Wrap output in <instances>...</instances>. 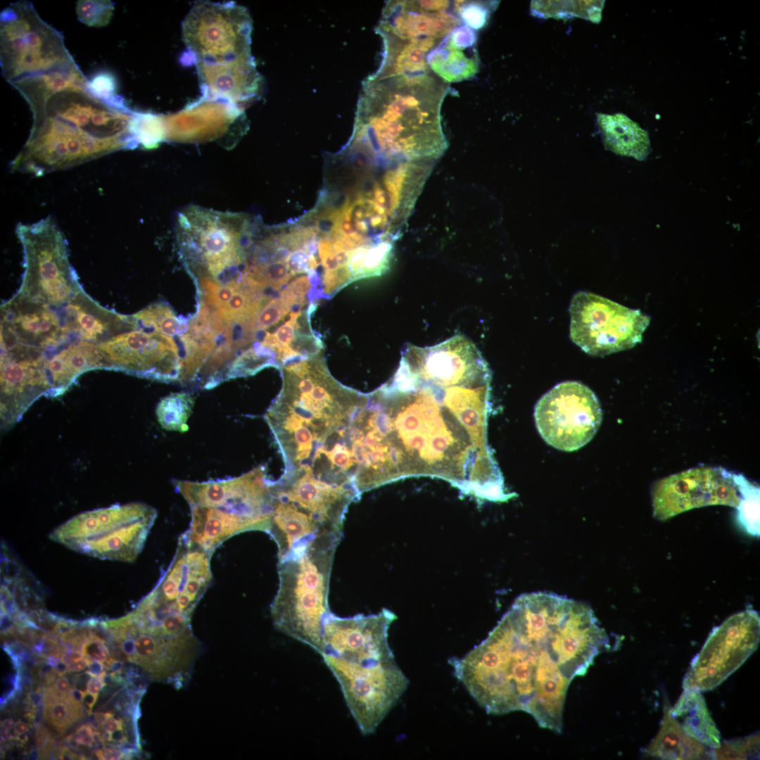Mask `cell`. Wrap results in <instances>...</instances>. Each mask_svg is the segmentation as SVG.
Segmentation results:
<instances>
[{
	"label": "cell",
	"instance_id": "obj_1",
	"mask_svg": "<svg viewBox=\"0 0 760 760\" xmlns=\"http://www.w3.org/2000/svg\"><path fill=\"white\" fill-rule=\"evenodd\" d=\"M490 379L463 336L407 345L392 379L368 394L370 445L385 481L429 476L479 499L498 498L504 483L487 439Z\"/></svg>",
	"mask_w": 760,
	"mask_h": 760
},
{
	"label": "cell",
	"instance_id": "obj_2",
	"mask_svg": "<svg viewBox=\"0 0 760 760\" xmlns=\"http://www.w3.org/2000/svg\"><path fill=\"white\" fill-rule=\"evenodd\" d=\"M609 647L590 606L547 592L517 597L487 638L449 663L488 714L521 711L561 733L571 682Z\"/></svg>",
	"mask_w": 760,
	"mask_h": 760
},
{
	"label": "cell",
	"instance_id": "obj_3",
	"mask_svg": "<svg viewBox=\"0 0 760 760\" xmlns=\"http://www.w3.org/2000/svg\"><path fill=\"white\" fill-rule=\"evenodd\" d=\"M138 114L122 99H99L89 86L61 89L33 117L27 140L11 163V170L42 177L133 149L139 144Z\"/></svg>",
	"mask_w": 760,
	"mask_h": 760
},
{
	"label": "cell",
	"instance_id": "obj_4",
	"mask_svg": "<svg viewBox=\"0 0 760 760\" xmlns=\"http://www.w3.org/2000/svg\"><path fill=\"white\" fill-rule=\"evenodd\" d=\"M449 90L433 72L367 77L350 139L386 159L435 163L448 148L441 108Z\"/></svg>",
	"mask_w": 760,
	"mask_h": 760
},
{
	"label": "cell",
	"instance_id": "obj_5",
	"mask_svg": "<svg viewBox=\"0 0 760 760\" xmlns=\"http://www.w3.org/2000/svg\"><path fill=\"white\" fill-rule=\"evenodd\" d=\"M395 614H377L325 619L319 654L341 688L360 731L373 733L409 685L388 642Z\"/></svg>",
	"mask_w": 760,
	"mask_h": 760
},
{
	"label": "cell",
	"instance_id": "obj_6",
	"mask_svg": "<svg viewBox=\"0 0 760 760\" xmlns=\"http://www.w3.org/2000/svg\"><path fill=\"white\" fill-rule=\"evenodd\" d=\"M2 75L30 108L87 79L66 49L62 34L26 1L11 4L0 15Z\"/></svg>",
	"mask_w": 760,
	"mask_h": 760
},
{
	"label": "cell",
	"instance_id": "obj_7",
	"mask_svg": "<svg viewBox=\"0 0 760 760\" xmlns=\"http://www.w3.org/2000/svg\"><path fill=\"white\" fill-rule=\"evenodd\" d=\"M343 535L325 534L278 563L279 588L270 606L274 626L317 654L331 613L329 584L336 547Z\"/></svg>",
	"mask_w": 760,
	"mask_h": 760
},
{
	"label": "cell",
	"instance_id": "obj_8",
	"mask_svg": "<svg viewBox=\"0 0 760 760\" xmlns=\"http://www.w3.org/2000/svg\"><path fill=\"white\" fill-rule=\"evenodd\" d=\"M157 517L142 502L114 505L75 515L49 534L55 542L101 559L134 562Z\"/></svg>",
	"mask_w": 760,
	"mask_h": 760
},
{
	"label": "cell",
	"instance_id": "obj_9",
	"mask_svg": "<svg viewBox=\"0 0 760 760\" xmlns=\"http://www.w3.org/2000/svg\"><path fill=\"white\" fill-rule=\"evenodd\" d=\"M15 232L23 246L25 268L18 293L60 305L82 289L68 259L67 241L52 217L20 223Z\"/></svg>",
	"mask_w": 760,
	"mask_h": 760
},
{
	"label": "cell",
	"instance_id": "obj_10",
	"mask_svg": "<svg viewBox=\"0 0 760 760\" xmlns=\"http://www.w3.org/2000/svg\"><path fill=\"white\" fill-rule=\"evenodd\" d=\"M570 337L584 352L604 356L640 343L650 317L595 293L579 291L570 304Z\"/></svg>",
	"mask_w": 760,
	"mask_h": 760
},
{
	"label": "cell",
	"instance_id": "obj_11",
	"mask_svg": "<svg viewBox=\"0 0 760 760\" xmlns=\"http://www.w3.org/2000/svg\"><path fill=\"white\" fill-rule=\"evenodd\" d=\"M212 555L182 533L170 564L154 588L138 604L145 616L156 623L170 620L191 623L197 604L213 581Z\"/></svg>",
	"mask_w": 760,
	"mask_h": 760
},
{
	"label": "cell",
	"instance_id": "obj_12",
	"mask_svg": "<svg viewBox=\"0 0 760 760\" xmlns=\"http://www.w3.org/2000/svg\"><path fill=\"white\" fill-rule=\"evenodd\" d=\"M533 417L542 438L562 451L578 450L597 432L602 411L594 392L576 381L555 385L536 403Z\"/></svg>",
	"mask_w": 760,
	"mask_h": 760
},
{
	"label": "cell",
	"instance_id": "obj_13",
	"mask_svg": "<svg viewBox=\"0 0 760 760\" xmlns=\"http://www.w3.org/2000/svg\"><path fill=\"white\" fill-rule=\"evenodd\" d=\"M251 18L234 3H196L182 24L184 42L195 61L225 62L252 56Z\"/></svg>",
	"mask_w": 760,
	"mask_h": 760
},
{
	"label": "cell",
	"instance_id": "obj_14",
	"mask_svg": "<svg viewBox=\"0 0 760 760\" xmlns=\"http://www.w3.org/2000/svg\"><path fill=\"white\" fill-rule=\"evenodd\" d=\"M758 613L747 609L726 619L709 634L684 677L683 689L711 690L735 671L759 642Z\"/></svg>",
	"mask_w": 760,
	"mask_h": 760
},
{
	"label": "cell",
	"instance_id": "obj_15",
	"mask_svg": "<svg viewBox=\"0 0 760 760\" xmlns=\"http://www.w3.org/2000/svg\"><path fill=\"white\" fill-rule=\"evenodd\" d=\"M739 478L721 467H701L661 479L652 490L653 515L664 521L708 505L737 508L742 499Z\"/></svg>",
	"mask_w": 760,
	"mask_h": 760
},
{
	"label": "cell",
	"instance_id": "obj_16",
	"mask_svg": "<svg viewBox=\"0 0 760 760\" xmlns=\"http://www.w3.org/2000/svg\"><path fill=\"white\" fill-rule=\"evenodd\" d=\"M172 484L189 507L218 508L251 519L265 533L269 529L272 481L262 466L235 478L205 482L173 480Z\"/></svg>",
	"mask_w": 760,
	"mask_h": 760
},
{
	"label": "cell",
	"instance_id": "obj_17",
	"mask_svg": "<svg viewBox=\"0 0 760 760\" xmlns=\"http://www.w3.org/2000/svg\"><path fill=\"white\" fill-rule=\"evenodd\" d=\"M462 24L450 1H389L376 32L400 39L441 41Z\"/></svg>",
	"mask_w": 760,
	"mask_h": 760
},
{
	"label": "cell",
	"instance_id": "obj_18",
	"mask_svg": "<svg viewBox=\"0 0 760 760\" xmlns=\"http://www.w3.org/2000/svg\"><path fill=\"white\" fill-rule=\"evenodd\" d=\"M205 97L227 100L235 106L256 99L262 77L253 56L225 62L195 61Z\"/></svg>",
	"mask_w": 760,
	"mask_h": 760
},
{
	"label": "cell",
	"instance_id": "obj_19",
	"mask_svg": "<svg viewBox=\"0 0 760 760\" xmlns=\"http://www.w3.org/2000/svg\"><path fill=\"white\" fill-rule=\"evenodd\" d=\"M477 37L462 24L433 49L427 56L431 71L444 82H458L474 77L479 70Z\"/></svg>",
	"mask_w": 760,
	"mask_h": 760
},
{
	"label": "cell",
	"instance_id": "obj_20",
	"mask_svg": "<svg viewBox=\"0 0 760 760\" xmlns=\"http://www.w3.org/2000/svg\"><path fill=\"white\" fill-rule=\"evenodd\" d=\"M189 528L183 533L192 543L213 554L225 540L248 531H260L255 521L215 507L192 506Z\"/></svg>",
	"mask_w": 760,
	"mask_h": 760
},
{
	"label": "cell",
	"instance_id": "obj_21",
	"mask_svg": "<svg viewBox=\"0 0 760 760\" xmlns=\"http://www.w3.org/2000/svg\"><path fill=\"white\" fill-rule=\"evenodd\" d=\"M379 34L383 42L382 58L378 69L368 77L376 79L432 72L427 63V56L441 40H406L386 34Z\"/></svg>",
	"mask_w": 760,
	"mask_h": 760
},
{
	"label": "cell",
	"instance_id": "obj_22",
	"mask_svg": "<svg viewBox=\"0 0 760 760\" xmlns=\"http://www.w3.org/2000/svg\"><path fill=\"white\" fill-rule=\"evenodd\" d=\"M664 708L660 730L645 749L647 756L662 759H715L714 749L687 735L670 712L668 702Z\"/></svg>",
	"mask_w": 760,
	"mask_h": 760
},
{
	"label": "cell",
	"instance_id": "obj_23",
	"mask_svg": "<svg viewBox=\"0 0 760 760\" xmlns=\"http://www.w3.org/2000/svg\"><path fill=\"white\" fill-rule=\"evenodd\" d=\"M670 712L687 735L714 749L720 746V732L700 692L683 689Z\"/></svg>",
	"mask_w": 760,
	"mask_h": 760
},
{
	"label": "cell",
	"instance_id": "obj_24",
	"mask_svg": "<svg viewBox=\"0 0 760 760\" xmlns=\"http://www.w3.org/2000/svg\"><path fill=\"white\" fill-rule=\"evenodd\" d=\"M597 121L605 147L614 153L646 159L650 152V141L646 131L626 115L600 113Z\"/></svg>",
	"mask_w": 760,
	"mask_h": 760
},
{
	"label": "cell",
	"instance_id": "obj_25",
	"mask_svg": "<svg viewBox=\"0 0 760 760\" xmlns=\"http://www.w3.org/2000/svg\"><path fill=\"white\" fill-rule=\"evenodd\" d=\"M194 398L186 393H172L158 403L156 416L160 425L167 431L184 432L192 412Z\"/></svg>",
	"mask_w": 760,
	"mask_h": 760
},
{
	"label": "cell",
	"instance_id": "obj_26",
	"mask_svg": "<svg viewBox=\"0 0 760 760\" xmlns=\"http://www.w3.org/2000/svg\"><path fill=\"white\" fill-rule=\"evenodd\" d=\"M42 696L44 716L59 732H64L82 717L83 706L76 704L68 696L57 695L51 688H43Z\"/></svg>",
	"mask_w": 760,
	"mask_h": 760
},
{
	"label": "cell",
	"instance_id": "obj_27",
	"mask_svg": "<svg viewBox=\"0 0 760 760\" xmlns=\"http://www.w3.org/2000/svg\"><path fill=\"white\" fill-rule=\"evenodd\" d=\"M742 499L737 507V520L750 535L759 536V488L740 474Z\"/></svg>",
	"mask_w": 760,
	"mask_h": 760
},
{
	"label": "cell",
	"instance_id": "obj_28",
	"mask_svg": "<svg viewBox=\"0 0 760 760\" xmlns=\"http://www.w3.org/2000/svg\"><path fill=\"white\" fill-rule=\"evenodd\" d=\"M139 323L168 337L177 335L182 326L171 308L164 303H155L134 315Z\"/></svg>",
	"mask_w": 760,
	"mask_h": 760
},
{
	"label": "cell",
	"instance_id": "obj_29",
	"mask_svg": "<svg viewBox=\"0 0 760 760\" xmlns=\"http://www.w3.org/2000/svg\"><path fill=\"white\" fill-rule=\"evenodd\" d=\"M114 4L108 0H80L76 4V14L80 22L89 27H101L110 21Z\"/></svg>",
	"mask_w": 760,
	"mask_h": 760
},
{
	"label": "cell",
	"instance_id": "obj_30",
	"mask_svg": "<svg viewBox=\"0 0 760 760\" xmlns=\"http://www.w3.org/2000/svg\"><path fill=\"white\" fill-rule=\"evenodd\" d=\"M455 11L462 24L472 30L482 28L487 23L491 8V3L479 1H455Z\"/></svg>",
	"mask_w": 760,
	"mask_h": 760
},
{
	"label": "cell",
	"instance_id": "obj_31",
	"mask_svg": "<svg viewBox=\"0 0 760 760\" xmlns=\"http://www.w3.org/2000/svg\"><path fill=\"white\" fill-rule=\"evenodd\" d=\"M759 736L757 735L724 742L714 749L715 759H745L756 756L759 752Z\"/></svg>",
	"mask_w": 760,
	"mask_h": 760
},
{
	"label": "cell",
	"instance_id": "obj_32",
	"mask_svg": "<svg viewBox=\"0 0 760 760\" xmlns=\"http://www.w3.org/2000/svg\"><path fill=\"white\" fill-rule=\"evenodd\" d=\"M293 307L291 303L281 295L273 298L251 322L252 330L255 332L274 325L284 317Z\"/></svg>",
	"mask_w": 760,
	"mask_h": 760
},
{
	"label": "cell",
	"instance_id": "obj_33",
	"mask_svg": "<svg viewBox=\"0 0 760 760\" xmlns=\"http://www.w3.org/2000/svg\"><path fill=\"white\" fill-rule=\"evenodd\" d=\"M89 89L99 99L108 102H115L120 99L116 95L115 77L108 72H100L89 81Z\"/></svg>",
	"mask_w": 760,
	"mask_h": 760
},
{
	"label": "cell",
	"instance_id": "obj_34",
	"mask_svg": "<svg viewBox=\"0 0 760 760\" xmlns=\"http://www.w3.org/2000/svg\"><path fill=\"white\" fill-rule=\"evenodd\" d=\"M93 727L90 724H83L79 727L75 733H74L75 739L79 745L92 747L94 742L95 731L93 730Z\"/></svg>",
	"mask_w": 760,
	"mask_h": 760
},
{
	"label": "cell",
	"instance_id": "obj_35",
	"mask_svg": "<svg viewBox=\"0 0 760 760\" xmlns=\"http://www.w3.org/2000/svg\"><path fill=\"white\" fill-rule=\"evenodd\" d=\"M51 735L48 730L39 724H37L35 727V741L36 747L38 753L44 750L47 746L49 740L51 739Z\"/></svg>",
	"mask_w": 760,
	"mask_h": 760
},
{
	"label": "cell",
	"instance_id": "obj_36",
	"mask_svg": "<svg viewBox=\"0 0 760 760\" xmlns=\"http://www.w3.org/2000/svg\"><path fill=\"white\" fill-rule=\"evenodd\" d=\"M50 688L56 695L61 697L68 696L71 689L68 679L61 676L57 678L54 685Z\"/></svg>",
	"mask_w": 760,
	"mask_h": 760
},
{
	"label": "cell",
	"instance_id": "obj_37",
	"mask_svg": "<svg viewBox=\"0 0 760 760\" xmlns=\"http://www.w3.org/2000/svg\"><path fill=\"white\" fill-rule=\"evenodd\" d=\"M101 749L105 760L123 759V754L117 745L104 746Z\"/></svg>",
	"mask_w": 760,
	"mask_h": 760
},
{
	"label": "cell",
	"instance_id": "obj_38",
	"mask_svg": "<svg viewBox=\"0 0 760 760\" xmlns=\"http://www.w3.org/2000/svg\"><path fill=\"white\" fill-rule=\"evenodd\" d=\"M104 685L102 676H91L87 683V692L98 696Z\"/></svg>",
	"mask_w": 760,
	"mask_h": 760
},
{
	"label": "cell",
	"instance_id": "obj_39",
	"mask_svg": "<svg viewBox=\"0 0 760 760\" xmlns=\"http://www.w3.org/2000/svg\"><path fill=\"white\" fill-rule=\"evenodd\" d=\"M90 676H91L87 672H85L84 673H82V674L77 675L75 676V679H74L75 688L79 689L80 690L82 691L83 692H87V683H88V681H89V680L90 678Z\"/></svg>",
	"mask_w": 760,
	"mask_h": 760
},
{
	"label": "cell",
	"instance_id": "obj_40",
	"mask_svg": "<svg viewBox=\"0 0 760 760\" xmlns=\"http://www.w3.org/2000/svg\"><path fill=\"white\" fill-rule=\"evenodd\" d=\"M106 668L111 673L121 674L124 669V662L110 657L106 661Z\"/></svg>",
	"mask_w": 760,
	"mask_h": 760
},
{
	"label": "cell",
	"instance_id": "obj_41",
	"mask_svg": "<svg viewBox=\"0 0 760 760\" xmlns=\"http://www.w3.org/2000/svg\"><path fill=\"white\" fill-rule=\"evenodd\" d=\"M87 672L91 676H99L102 674L104 668L103 664L98 661H89L88 663Z\"/></svg>",
	"mask_w": 760,
	"mask_h": 760
},
{
	"label": "cell",
	"instance_id": "obj_42",
	"mask_svg": "<svg viewBox=\"0 0 760 760\" xmlns=\"http://www.w3.org/2000/svg\"><path fill=\"white\" fill-rule=\"evenodd\" d=\"M98 696L96 695H94L87 691L84 692L83 704L84 707H86L87 714L89 715L91 714L92 708L96 702Z\"/></svg>",
	"mask_w": 760,
	"mask_h": 760
},
{
	"label": "cell",
	"instance_id": "obj_43",
	"mask_svg": "<svg viewBox=\"0 0 760 760\" xmlns=\"http://www.w3.org/2000/svg\"><path fill=\"white\" fill-rule=\"evenodd\" d=\"M89 660L84 657L77 659L68 664L69 671L78 672L84 670L88 666Z\"/></svg>",
	"mask_w": 760,
	"mask_h": 760
},
{
	"label": "cell",
	"instance_id": "obj_44",
	"mask_svg": "<svg viewBox=\"0 0 760 760\" xmlns=\"http://www.w3.org/2000/svg\"><path fill=\"white\" fill-rule=\"evenodd\" d=\"M68 697H70V699H72L74 702L77 703V704L84 706V704H83L84 692L80 690L79 689H77L76 688H71L69 693H68Z\"/></svg>",
	"mask_w": 760,
	"mask_h": 760
},
{
	"label": "cell",
	"instance_id": "obj_45",
	"mask_svg": "<svg viewBox=\"0 0 760 760\" xmlns=\"http://www.w3.org/2000/svg\"><path fill=\"white\" fill-rule=\"evenodd\" d=\"M29 730H30V728H29L27 724L25 722H24L23 721L18 720L15 722L13 733L17 737L20 736L21 735L27 733Z\"/></svg>",
	"mask_w": 760,
	"mask_h": 760
},
{
	"label": "cell",
	"instance_id": "obj_46",
	"mask_svg": "<svg viewBox=\"0 0 760 760\" xmlns=\"http://www.w3.org/2000/svg\"><path fill=\"white\" fill-rule=\"evenodd\" d=\"M54 669H55L56 671L57 672L58 675H59V676H62V675L68 673V671H69L68 665L65 662H63V661H60V660L55 665Z\"/></svg>",
	"mask_w": 760,
	"mask_h": 760
},
{
	"label": "cell",
	"instance_id": "obj_47",
	"mask_svg": "<svg viewBox=\"0 0 760 760\" xmlns=\"http://www.w3.org/2000/svg\"><path fill=\"white\" fill-rule=\"evenodd\" d=\"M11 740H18V737H15L12 735L9 729L1 728V742L7 741Z\"/></svg>",
	"mask_w": 760,
	"mask_h": 760
},
{
	"label": "cell",
	"instance_id": "obj_48",
	"mask_svg": "<svg viewBox=\"0 0 760 760\" xmlns=\"http://www.w3.org/2000/svg\"><path fill=\"white\" fill-rule=\"evenodd\" d=\"M15 721L13 718H6L1 721V727L6 729L11 730L14 728Z\"/></svg>",
	"mask_w": 760,
	"mask_h": 760
}]
</instances>
